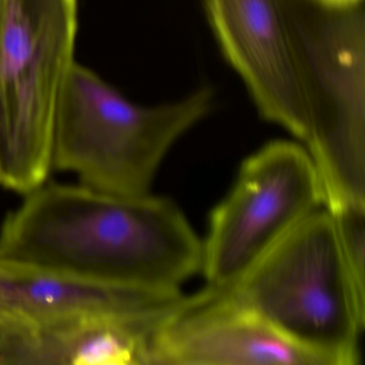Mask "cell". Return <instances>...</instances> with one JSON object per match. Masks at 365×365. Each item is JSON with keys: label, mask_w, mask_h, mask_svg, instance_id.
Listing matches in <instances>:
<instances>
[{"label": "cell", "mask_w": 365, "mask_h": 365, "mask_svg": "<svg viewBox=\"0 0 365 365\" xmlns=\"http://www.w3.org/2000/svg\"><path fill=\"white\" fill-rule=\"evenodd\" d=\"M0 257L175 294L202 271V241L165 196L44 183L4 221Z\"/></svg>", "instance_id": "cell-1"}, {"label": "cell", "mask_w": 365, "mask_h": 365, "mask_svg": "<svg viewBox=\"0 0 365 365\" xmlns=\"http://www.w3.org/2000/svg\"><path fill=\"white\" fill-rule=\"evenodd\" d=\"M307 117L304 148L324 208L365 204V19L363 1L283 0Z\"/></svg>", "instance_id": "cell-2"}, {"label": "cell", "mask_w": 365, "mask_h": 365, "mask_svg": "<svg viewBox=\"0 0 365 365\" xmlns=\"http://www.w3.org/2000/svg\"><path fill=\"white\" fill-rule=\"evenodd\" d=\"M225 289L316 364L360 363L365 292L350 274L324 207Z\"/></svg>", "instance_id": "cell-3"}, {"label": "cell", "mask_w": 365, "mask_h": 365, "mask_svg": "<svg viewBox=\"0 0 365 365\" xmlns=\"http://www.w3.org/2000/svg\"><path fill=\"white\" fill-rule=\"evenodd\" d=\"M211 89L161 106H138L74 63L55 117L52 165L80 183L118 195L150 193L173 145L210 112Z\"/></svg>", "instance_id": "cell-4"}, {"label": "cell", "mask_w": 365, "mask_h": 365, "mask_svg": "<svg viewBox=\"0 0 365 365\" xmlns=\"http://www.w3.org/2000/svg\"><path fill=\"white\" fill-rule=\"evenodd\" d=\"M76 0L0 3V187L31 193L53 170L55 117L74 63Z\"/></svg>", "instance_id": "cell-5"}, {"label": "cell", "mask_w": 365, "mask_h": 365, "mask_svg": "<svg viewBox=\"0 0 365 365\" xmlns=\"http://www.w3.org/2000/svg\"><path fill=\"white\" fill-rule=\"evenodd\" d=\"M322 206V183L307 149L283 140L264 145L243 161L209 217L202 264L208 285L236 284Z\"/></svg>", "instance_id": "cell-6"}, {"label": "cell", "mask_w": 365, "mask_h": 365, "mask_svg": "<svg viewBox=\"0 0 365 365\" xmlns=\"http://www.w3.org/2000/svg\"><path fill=\"white\" fill-rule=\"evenodd\" d=\"M182 297L0 257V324L43 328L112 320L150 339Z\"/></svg>", "instance_id": "cell-7"}, {"label": "cell", "mask_w": 365, "mask_h": 365, "mask_svg": "<svg viewBox=\"0 0 365 365\" xmlns=\"http://www.w3.org/2000/svg\"><path fill=\"white\" fill-rule=\"evenodd\" d=\"M148 365H317L225 288L183 296L155 331Z\"/></svg>", "instance_id": "cell-8"}, {"label": "cell", "mask_w": 365, "mask_h": 365, "mask_svg": "<svg viewBox=\"0 0 365 365\" xmlns=\"http://www.w3.org/2000/svg\"><path fill=\"white\" fill-rule=\"evenodd\" d=\"M222 53L266 120L300 142L307 117L283 0H204Z\"/></svg>", "instance_id": "cell-9"}, {"label": "cell", "mask_w": 365, "mask_h": 365, "mask_svg": "<svg viewBox=\"0 0 365 365\" xmlns=\"http://www.w3.org/2000/svg\"><path fill=\"white\" fill-rule=\"evenodd\" d=\"M326 209L332 217L350 274L365 292V204H345Z\"/></svg>", "instance_id": "cell-10"}, {"label": "cell", "mask_w": 365, "mask_h": 365, "mask_svg": "<svg viewBox=\"0 0 365 365\" xmlns=\"http://www.w3.org/2000/svg\"><path fill=\"white\" fill-rule=\"evenodd\" d=\"M322 1L333 6H349L361 3L363 0H322Z\"/></svg>", "instance_id": "cell-11"}, {"label": "cell", "mask_w": 365, "mask_h": 365, "mask_svg": "<svg viewBox=\"0 0 365 365\" xmlns=\"http://www.w3.org/2000/svg\"><path fill=\"white\" fill-rule=\"evenodd\" d=\"M0 3H1V0H0Z\"/></svg>", "instance_id": "cell-12"}]
</instances>
